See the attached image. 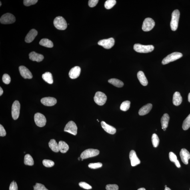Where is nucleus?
<instances>
[{
    "label": "nucleus",
    "instance_id": "obj_14",
    "mask_svg": "<svg viewBox=\"0 0 190 190\" xmlns=\"http://www.w3.org/2000/svg\"><path fill=\"white\" fill-rule=\"evenodd\" d=\"M129 158L131 165L133 167L136 166L141 163L140 160L137 156L136 152L133 150H132L130 152Z\"/></svg>",
    "mask_w": 190,
    "mask_h": 190
},
{
    "label": "nucleus",
    "instance_id": "obj_49",
    "mask_svg": "<svg viewBox=\"0 0 190 190\" xmlns=\"http://www.w3.org/2000/svg\"><path fill=\"white\" fill-rule=\"evenodd\" d=\"M165 190H171V189H170V188L166 187V188H165Z\"/></svg>",
    "mask_w": 190,
    "mask_h": 190
},
{
    "label": "nucleus",
    "instance_id": "obj_36",
    "mask_svg": "<svg viewBox=\"0 0 190 190\" xmlns=\"http://www.w3.org/2000/svg\"><path fill=\"white\" fill-rule=\"evenodd\" d=\"M43 165L46 167H51L54 165V163L53 161L50 160L44 159L43 161Z\"/></svg>",
    "mask_w": 190,
    "mask_h": 190
},
{
    "label": "nucleus",
    "instance_id": "obj_12",
    "mask_svg": "<svg viewBox=\"0 0 190 190\" xmlns=\"http://www.w3.org/2000/svg\"><path fill=\"white\" fill-rule=\"evenodd\" d=\"M115 43V39L113 38H110L108 39L101 40L98 42V44L105 49H110L113 46Z\"/></svg>",
    "mask_w": 190,
    "mask_h": 190
},
{
    "label": "nucleus",
    "instance_id": "obj_18",
    "mask_svg": "<svg viewBox=\"0 0 190 190\" xmlns=\"http://www.w3.org/2000/svg\"><path fill=\"white\" fill-rule=\"evenodd\" d=\"M102 127L107 133L113 135L116 133V130L113 126L110 125L106 123L105 121H102L101 123Z\"/></svg>",
    "mask_w": 190,
    "mask_h": 190
},
{
    "label": "nucleus",
    "instance_id": "obj_25",
    "mask_svg": "<svg viewBox=\"0 0 190 190\" xmlns=\"http://www.w3.org/2000/svg\"><path fill=\"white\" fill-rule=\"evenodd\" d=\"M59 151L62 153H65L69 149V147L67 143L63 141H60L58 143Z\"/></svg>",
    "mask_w": 190,
    "mask_h": 190
},
{
    "label": "nucleus",
    "instance_id": "obj_52",
    "mask_svg": "<svg viewBox=\"0 0 190 190\" xmlns=\"http://www.w3.org/2000/svg\"><path fill=\"white\" fill-rule=\"evenodd\" d=\"M165 188L167 187V185H165Z\"/></svg>",
    "mask_w": 190,
    "mask_h": 190
},
{
    "label": "nucleus",
    "instance_id": "obj_53",
    "mask_svg": "<svg viewBox=\"0 0 190 190\" xmlns=\"http://www.w3.org/2000/svg\"></svg>",
    "mask_w": 190,
    "mask_h": 190
},
{
    "label": "nucleus",
    "instance_id": "obj_29",
    "mask_svg": "<svg viewBox=\"0 0 190 190\" xmlns=\"http://www.w3.org/2000/svg\"><path fill=\"white\" fill-rule=\"evenodd\" d=\"M169 158L170 161L175 163V165L177 168L181 167L180 164L177 159V157L175 154L173 152H170L169 153Z\"/></svg>",
    "mask_w": 190,
    "mask_h": 190
},
{
    "label": "nucleus",
    "instance_id": "obj_33",
    "mask_svg": "<svg viewBox=\"0 0 190 190\" xmlns=\"http://www.w3.org/2000/svg\"><path fill=\"white\" fill-rule=\"evenodd\" d=\"M130 102L129 101H125L122 103L120 107V109L121 111H126L128 110L130 105Z\"/></svg>",
    "mask_w": 190,
    "mask_h": 190
},
{
    "label": "nucleus",
    "instance_id": "obj_50",
    "mask_svg": "<svg viewBox=\"0 0 190 190\" xmlns=\"http://www.w3.org/2000/svg\"><path fill=\"white\" fill-rule=\"evenodd\" d=\"M81 159V157H79L78 158V160L79 161Z\"/></svg>",
    "mask_w": 190,
    "mask_h": 190
},
{
    "label": "nucleus",
    "instance_id": "obj_2",
    "mask_svg": "<svg viewBox=\"0 0 190 190\" xmlns=\"http://www.w3.org/2000/svg\"><path fill=\"white\" fill-rule=\"evenodd\" d=\"M180 17V13L178 10H175L172 13V18L171 22V27L172 30L175 31L177 29Z\"/></svg>",
    "mask_w": 190,
    "mask_h": 190
},
{
    "label": "nucleus",
    "instance_id": "obj_44",
    "mask_svg": "<svg viewBox=\"0 0 190 190\" xmlns=\"http://www.w3.org/2000/svg\"><path fill=\"white\" fill-rule=\"evenodd\" d=\"M98 1V0H89V5L91 7H95Z\"/></svg>",
    "mask_w": 190,
    "mask_h": 190
},
{
    "label": "nucleus",
    "instance_id": "obj_38",
    "mask_svg": "<svg viewBox=\"0 0 190 190\" xmlns=\"http://www.w3.org/2000/svg\"><path fill=\"white\" fill-rule=\"evenodd\" d=\"M3 83L6 84H9L11 82V78L7 74H4L2 77Z\"/></svg>",
    "mask_w": 190,
    "mask_h": 190
},
{
    "label": "nucleus",
    "instance_id": "obj_30",
    "mask_svg": "<svg viewBox=\"0 0 190 190\" xmlns=\"http://www.w3.org/2000/svg\"><path fill=\"white\" fill-rule=\"evenodd\" d=\"M108 82L110 83L117 87H122L124 86L123 82L117 79H111L109 80Z\"/></svg>",
    "mask_w": 190,
    "mask_h": 190
},
{
    "label": "nucleus",
    "instance_id": "obj_5",
    "mask_svg": "<svg viewBox=\"0 0 190 190\" xmlns=\"http://www.w3.org/2000/svg\"><path fill=\"white\" fill-rule=\"evenodd\" d=\"M99 150L93 149H89L85 150L81 153L80 157L82 159L95 157L99 154Z\"/></svg>",
    "mask_w": 190,
    "mask_h": 190
},
{
    "label": "nucleus",
    "instance_id": "obj_32",
    "mask_svg": "<svg viewBox=\"0 0 190 190\" xmlns=\"http://www.w3.org/2000/svg\"><path fill=\"white\" fill-rule=\"evenodd\" d=\"M152 142L153 147L156 148L159 145V139L158 136L155 133H154L152 136Z\"/></svg>",
    "mask_w": 190,
    "mask_h": 190
},
{
    "label": "nucleus",
    "instance_id": "obj_35",
    "mask_svg": "<svg viewBox=\"0 0 190 190\" xmlns=\"http://www.w3.org/2000/svg\"><path fill=\"white\" fill-rule=\"evenodd\" d=\"M190 127V114L184 121L183 124V128L184 130L189 129Z\"/></svg>",
    "mask_w": 190,
    "mask_h": 190
},
{
    "label": "nucleus",
    "instance_id": "obj_40",
    "mask_svg": "<svg viewBox=\"0 0 190 190\" xmlns=\"http://www.w3.org/2000/svg\"><path fill=\"white\" fill-rule=\"evenodd\" d=\"M37 0H25L23 1L24 5L27 7L35 4L37 2Z\"/></svg>",
    "mask_w": 190,
    "mask_h": 190
},
{
    "label": "nucleus",
    "instance_id": "obj_37",
    "mask_svg": "<svg viewBox=\"0 0 190 190\" xmlns=\"http://www.w3.org/2000/svg\"><path fill=\"white\" fill-rule=\"evenodd\" d=\"M103 164L101 163L98 162L95 163H91L89 164V168L92 169H96L102 167Z\"/></svg>",
    "mask_w": 190,
    "mask_h": 190
},
{
    "label": "nucleus",
    "instance_id": "obj_23",
    "mask_svg": "<svg viewBox=\"0 0 190 190\" xmlns=\"http://www.w3.org/2000/svg\"><path fill=\"white\" fill-rule=\"evenodd\" d=\"M137 77L138 79L141 84L143 86H146L148 84V81L146 77L145 74L142 71H140L137 73Z\"/></svg>",
    "mask_w": 190,
    "mask_h": 190
},
{
    "label": "nucleus",
    "instance_id": "obj_6",
    "mask_svg": "<svg viewBox=\"0 0 190 190\" xmlns=\"http://www.w3.org/2000/svg\"><path fill=\"white\" fill-rule=\"evenodd\" d=\"M107 96L105 94L99 91L96 93L94 98L95 102L100 106H102L107 101Z\"/></svg>",
    "mask_w": 190,
    "mask_h": 190
},
{
    "label": "nucleus",
    "instance_id": "obj_28",
    "mask_svg": "<svg viewBox=\"0 0 190 190\" xmlns=\"http://www.w3.org/2000/svg\"><path fill=\"white\" fill-rule=\"evenodd\" d=\"M39 44L47 48H52L54 46L53 42L47 39H42L40 41Z\"/></svg>",
    "mask_w": 190,
    "mask_h": 190
},
{
    "label": "nucleus",
    "instance_id": "obj_4",
    "mask_svg": "<svg viewBox=\"0 0 190 190\" xmlns=\"http://www.w3.org/2000/svg\"><path fill=\"white\" fill-rule=\"evenodd\" d=\"M183 54L179 52H174L168 55L164 58L162 63L165 65L179 59L183 57Z\"/></svg>",
    "mask_w": 190,
    "mask_h": 190
},
{
    "label": "nucleus",
    "instance_id": "obj_45",
    "mask_svg": "<svg viewBox=\"0 0 190 190\" xmlns=\"http://www.w3.org/2000/svg\"><path fill=\"white\" fill-rule=\"evenodd\" d=\"M6 135V132L3 126L0 125V136L1 137L5 136Z\"/></svg>",
    "mask_w": 190,
    "mask_h": 190
},
{
    "label": "nucleus",
    "instance_id": "obj_27",
    "mask_svg": "<svg viewBox=\"0 0 190 190\" xmlns=\"http://www.w3.org/2000/svg\"><path fill=\"white\" fill-rule=\"evenodd\" d=\"M42 77L44 80L48 83L51 84L53 83L52 75L49 72H47L43 74L42 75Z\"/></svg>",
    "mask_w": 190,
    "mask_h": 190
},
{
    "label": "nucleus",
    "instance_id": "obj_13",
    "mask_svg": "<svg viewBox=\"0 0 190 190\" xmlns=\"http://www.w3.org/2000/svg\"><path fill=\"white\" fill-rule=\"evenodd\" d=\"M19 71L21 75L25 79H31L33 78L32 74L27 67L20 66L19 67Z\"/></svg>",
    "mask_w": 190,
    "mask_h": 190
},
{
    "label": "nucleus",
    "instance_id": "obj_7",
    "mask_svg": "<svg viewBox=\"0 0 190 190\" xmlns=\"http://www.w3.org/2000/svg\"><path fill=\"white\" fill-rule=\"evenodd\" d=\"M34 121L38 127H43L46 123L47 120L45 116L39 113H36L34 115Z\"/></svg>",
    "mask_w": 190,
    "mask_h": 190
},
{
    "label": "nucleus",
    "instance_id": "obj_43",
    "mask_svg": "<svg viewBox=\"0 0 190 190\" xmlns=\"http://www.w3.org/2000/svg\"><path fill=\"white\" fill-rule=\"evenodd\" d=\"M9 190H18V186L16 182L13 181L10 185Z\"/></svg>",
    "mask_w": 190,
    "mask_h": 190
},
{
    "label": "nucleus",
    "instance_id": "obj_9",
    "mask_svg": "<svg viewBox=\"0 0 190 190\" xmlns=\"http://www.w3.org/2000/svg\"><path fill=\"white\" fill-rule=\"evenodd\" d=\"M16 18L14 16L10 13H7L2 16L0 19V22L1 24H11L15 22Z\"/></svg>",
    "mask_w": 190,
    "mask_h": 190
},
{
    "label": "nucleus",
    "instance_id": "obj_8",
    "mask_svg": "<svg viewBox=\"0 0 190 190\" xmlns=\"http://www.w3.org/2000/svg\"><path fill=\"white\" fill-rule=\"evenodd\" d=\"M155 25V21L151 18H147L144 20L142 27L143 31H149L153 29Z\"/></svg>",
    "mask_w": 190,
    "mask_h": 190
},
{
    "label": "nucleus",
    "instance_id": "obj_51",
    "mask_svg": "<svg viewBox=\"0 0 190 190\" xmlns=\"http://www.w3.org/2000/svg\"><path fill=\"white\" fill-rule=\"evenodd\" d=\"M0 3H1V5H0V6H1V1L0 2Z\"/></svg>",
    "mask_w": 190,
    "mask_h": 190
},
{
    "label": "nucleus",
    "instance_id": "obj_34",
    "mask_svg": "<svg viewBox=\"0 0 190 190\" xmlns=\"http://www.w3.org/2000/svg\"><path fill=\"white\" fill-rule=\"evenodd\" d=\"M116 3L115 0H108L105 2L104 6L106 9H110L113 8Z\"/></svg>",
    "mask_w": 190,
    "mask_h": 190
},
{
    "label": "nucleus",
    "instance_id": "obj_11",
    "mask_svg": "<svg viewBox=\"0 0 190 190\" xmlns=\"http://www.w3.org/2000/svg\"><path fill=\"white\" fill-rule=\"evenodd\" d=\"M77 127L76 124L72 121H69L66 125L64 131L72 135H76L77 133Z\"/></svg>",
    "mask_w": 190,
    "mask_h": 190
},
{
    "label": "nucleus",
    "instance_id": "obj_48",
    "mask_svg": "<svg viewBox=\"0 0 190 190\" xmlns=\"http://www.w3.org/2000/svg\"><path fill=\"white\" fill-rule=\"evenodd\" d=\"M138 190H146V189H145V188H140V189H138Z\"/></svg>",
    "mask_w": 190,
    "mask_h": 190
},
{
    "label": "nucleus",
    "instance_id": "obj_15",
    "mask_svg": "<svg viewBox=\"0 0 190 190\" xmlns=\"http://www.w3.org/2000/svg\"><path fill=\"white\" fill-rule=\"evenodd\" d=\"M182 161L185 165H188L189 160L190 159L189 152L185 149H182L180 153Z\"/></svg>",
    "mask_w": 190,
    "mask_h": 190
},
{
    "label": "nucleus",
    "instance_id": "obj_46",
    "mask_svg": "<svg viewBox=\"0 0 190 190\" xmlns=\"http://www.w3.org/2000/svg\"><path fill=\"white\" fill-rule=\"evenodd\" d=\"M3 93V90L2 89L1 87H0V95L1 96L2 95Z\"/></svg>",
    "mask_w": 190,
    "mask_h": 190
},
{
    "label": "nucleus",
    "instance_id": "obj_39",
    "mask_svg": "<svg viewBox=\"0 0 190 190\" xmlns=\"http://www.w3.org/2000/svg\"><path fill=\"white\" fill-rule=\"evenodd\" d=\"M34 190H48L44 185L39 183H37L34 186Z\"/></svg>",
    "mask_w": 190,
    "mask_h": 190
},
{
    "label": "nucleus",
    "instance_id": "obj_26",
    "mask_svg": "<svg viewBox=\"0 0 190 190\" xmlns=\"http://www.w3.org/2000/svg\"><path fill=\"white\" fill-rule=\"evenodd\" d=\"M49 147L52 151L55 153H58L59 151L58 144L55 139L51 140L49 143Z\"/></svg>",
    "mask_w": 190,
    "mask_h": 190
},
{
    "label": "nucleus",
    "instance_id": "obj_31",
    "mask_svg": "<svg viewBox=\"0 0 190 190\" xmlns=\"http://www.w3.org/2000/svg\"><path fill=\"white\" fill-rule=\"evenodd\" d=\"M24 163L26 165L32 166L34 165V161L31 156L28 154L26 155L24 159Z\"/></svg>",
    "mask_w": 190,
    "mask_h": 190
},
{
    "label": "nucleus",
    "instance_id": "obj_24",
    "mask_svg": "<svg viewBox=\"0 0 190 190\" xmlns=\"http://www.w3.org/2000/svg\"><path fill=\"white\" fill-rule=\"evenodd\" d=\"M170 117L168 115L167 113L164 114L163 116L161 119V123L162 127V129H166L168 125Z\"/></svg>",
    "mask_w": 190,
    "mask_h": 190
},
{
    "label": "nucleus",
    "instance_id": "obj_47",
    "mask_svg": "<svg viewBox=\"0 0 190 190\" xmlns=\"http://www.w3.org/2000/svg\"><path fill=\"white\" fill-rule=\"evenodd\" d=\"M188 101L189 103H190V93L188 95Z\"/></svg>",
    "mask_w": 190,
    "mask_h": 190
},
{
    "label": "nucleus",
    "instance_id": "obj_16",
    "mask_svg": "<svg viewBox=\"0 0 190 190\" xmlns=\"http://www.w3.org/2000/svg\"><path fill=\"white\" fill-rule=\"evenodd\" d=\"M41 101L44 105L51 107L56 104L57 100L54 98L48 97L43 98L41 99Z\"/></svg>",
    "mask_w": 190,
    "mask_h": 190
},
{
    "label": "nucleus",
    "instance_id": "obj_20",
    "mask_svg": "<svg viewBox=\"0 0 190 190\" xmlns=\"http://www.w3.org/2000/svg\"><path fill=\"white\" fill-rule=\"evenodd\" d=\"M29 59L33 61L40 62L43 60L44 57L41 54L36 53L35 52L32 51L29 54Z\"/></svg>",
    "mask_w": 190,
    "mask_h": 190
},
{
    "label": "nucleus",
    "instance_id": "obj_22",
    "mask_svg": "<svg viewBox=\"0 0 190 190\" xmlns=\"http://www.w3.org/2000/svg\"><path fill=\"white\" fill-rule=\"evenodd\" d=\"M153 106L151 104H148L144 106L140 109L139 112V115H144L148 113L151 111Z\"/></svg>",
    "mask_w": 190,
    "mask_h": 190
},
{
    "label": "nucleus",
    "instance_id": "obj_17",
    "mask_svg": "<svg viewBox=\"0 0 190 190\" xmlns=\"http://www.w3.org/2000/svg\"><path fill=\"white\" fill-rule=\"evenodd\" d=\"M81 69L79 66H75L71 69L69 73L70 77L72 79H75L78 77L80 74Z\"/></svg>",
    "mask_w": 190,
    "mask_h": 190
},
{
    "label": "nucleus",
    "instance_id": "obj_10",
    "mask_svg": "<svg viewBox=\"0 0 190 190\" xmlns=\"http://www.w3.org/2000/svg\"><path fill=\"white\" fill-rule=\"evenodd\" d=\"M20 107L19 101H16L14 102L12 107V116L14 120H17L19 118Z\"/></svg>",
    "mask_w": 190,
    "mask_h": 190
},
{
    "label": "nucleus",
    "instance_id": "obj_41",
    "mask_svg": "<svg viewBox=\"0 0 190 190\" xmlns=\"http://www.w3.org/2000/svg\"><path fill=\"white\" fill-rule=\"evenodd\" d=\"M79 186L81 187L86 189H92L91 186L85 182H81L79 183Z\"/></svg>",
    "mask_w": 190,
    "mask_h": 190
},
{
    "label": "nucleus",
    "instance_id": "obj_1",
    "mask_svg": "<svg viewBox=\"0 0 190 190\" xmlns=\"http://www.w3.org/2000/svg\"><path fill=\"white\" fill-rule=\"evenodd\" d=\"M133 49L138 53H148L153 51L154 47L153 45H143L140 44H136L134 45Z\"/></svg>",
    "mask_w": 190,
    "mask_h": 190
},
{
    "label": "nucleus",
    "instance_id": "obj_3",
    "mask_svg": "<svg viewBox=\"0 0 190 190\" xmlns=\"http://www.w3.org/2000/svg\"><path fill=\"white\" fill-rule=\"evenodd\" d=\"M54 25L56 28L59 30H65L67 27L66 21L61 16H58L55 18L54 21Z\"/></svg>",
    "mask_w": 190,
    "mask_h": 190
},
{
    "label": "nucleus",
    "instance_id": "obj_42",
    "mask_svg": "<svg viewBox=\"0 0 190 190\" xmlns=\"http://www.w3.org/2000/svg\"><path fill=\"white\" fill-rule=\"evenodd\" d=\"M106 189L107 190H118L119 187L115 184H109L106 186Z\"/></svg>",
    "mask_w": 190,
    "mask_h": 190
},
{
    "label": "nucleus",
    "instance_id": "obj_19",
    "mask_svg": "<svg viewBox=\"0 0 190 190\" xmlns=\"http://www.w3.org/2000/svg\"><path fill=\"white\" fill-rule=\"evenodd\" d=\"M38 32L35 29H32L30 31L29 33L28 34L26 37L25 38V41L26 42L30 43L31 42L37 35Z\"/></svg>",
    "mask_w": 190,
    "mask_h": 190
},
{
    "label": "nucleus",
    "instance_id": "obj_21",
    "mask_svg": "<svg viewBox=\"0 0 190 190\" xmlns=\"http://www.w3.org/2000/svg\"><path fill=\"white\" fill-rule=\"evenodd\" d=\"M183 101V98L180 94L178 92H176L174 93L173 102V104L176 106L180 105Z\"/></svg>",
    "mask_w": 190,
    "mask_h": 190
}]
</instances>
